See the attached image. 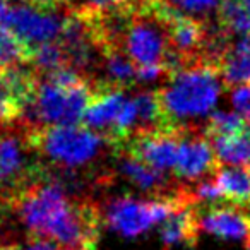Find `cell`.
<instances>
[{
  "label": "cell",
  "mask_w": 250,
  "mask_h": 250,
  "mask_svg": "<svg viewBox=\"0 0 250 250\" xmlns=\"http://www.w3.org/2000/svg\"><path fill=\"white\" fill-rule=\"evenodd\" d=\"M12 211L35 238L50 240L67 250H98L101 211L93 202L72 199L57 182L43 178L26 188Z\"/></svg>",
  "instance_id": "cell-1"
},
{
  "label": "cell",
  "mask_w": 250,
  "mask_h": 250,
  "mask_svg": "<svg viewBox=\"0 0 250 250\" xmlns=\"http://www.w3.org/2000/svg\"><path fill=\"white\" fill-rule=\"evenodd\" d=\"M96 81L74 69H60L40 76L22 120L33 129L55 125H81L84 111L94 94Z\"/></svg>",
  "instance_id": "cell-2"
},
{
  "label": "cell",
  "mask_w": 250,
  "mask_h": 250,
  "mask_svg": "<svg viewBox=\"0 0 250 250\" xmlns=\"http://www.w3.org/2000/svg\"><path fill=\"white\" fill-rule=\"evenodd\" d=\"M225 87L219 67L201 60L168 76L158 94L165 113L175 127L194 129L190 122L211 117Z\"/></svg>",
  "instance_id": "cell-3"
},
{
  "label": "cell",
  "mask_w": 250,
  "mask_h": 250,
  "mask_svg": "<svg viewBox=\"0 0 250 250\" xmlns=\"http://www.w3.org/2000/svg\"><path fill=\"white\" fill-rule=\"evenodd\" d=\"M43 158L24 122L0 125V204L12 209L14 201L31 185L46 178Z\"/></svg>",
  "instance_id": "cell-4"
},
{
  "label": "cell",
  "mask_w": 250,
  "mask_h": 250,
  "mask_svg": "<svg viewBox=\"0 0 250 250\" xmlns=\"http://www.w3.org/2000/svg\"><path fill=\"white\" fill-rule=\"evenodd\" d=\"M185 206H195L190 188L185 187H178L175 192L156 195L147 201L122 195L108 202L103 223H106L113 231L127 238H134L146 233L151 226L161 225L175 211Z\"/></svg>",
  "instance_id": "cell-5"
},
{
  "label": "cell",
  "mask_w": 250,
  "mask_h": 250,
  "mask_svg": "<svg viewBox=\"0 0 250 250\" xmlns=\"http://www.w3.org/2000/svg\"><path fill=\"white\" fill-rule=\"evenodd\" d=\"M31 141L40 156L65 170L86 167L94 161L104 144L103 136L86 125H55L31 127Z\"/></svg>",
  "instance_id": "cell-6"
},
{
  "label": "cell",
  "mask_w": 250,
  "mask_h": 250,
  "mask_svg": "<svg viewBox=\"0 0 250 250\" xmlns=\"http://www.w3.org/2000/svg\"><path fill=\"white\" fill-rule=\"evenodd\" d=\"M69 11H48L31 5H14L5 16L4 26L19 38L29 50L38 48L43 43H52L62 36Z\"/></svg>",
  "instance_id": "cell-7"
},
{
  "label": "cell",
  "mask_w": 250,
  "mask_h": 250,
  "mask_svg": "<svg viewBox=\"0 0 250 250\" xmlns=\"http://www.w3.org/2000/svg\"><path fill=\"white\" fill-rule=\"evenodd\" d=\"M185 130L187 129L184 127H173V129L137 134L113 151L127 153L143 163L167 173V171H173L178 156V146Z\"/></svg>",
  "instance_id": "cell-8"
},
{
  "label": "cell",
  "mask_w": 250,
  "mask_h": 250,
  "mask_svg": "<svg viewBox=\"0 0 250 250\" xmlns=\"http://www.w3.org/2000/svg\"><path fill=\"white\" fill-rule=\"evenodd\" d=\"M127 101H129V94L125 87L96 81L94 94L84 111L83 125L103 136L108 146H111L118 118Z\"/></svg>",
  "instance_id": "cell-9"
},
{
  "label": "cell",
  "mask_w": 250,
  "mask_h": 250,
  "mask_svg": "<svg viewBox=\"0 0 250 250\" xmlns=\"http://www.w3.org/2000/svg\"><path fill=\"white\" fill-rule=\"evenodd\" d=\"M40 76L35 70L7 67L0 69V125L22 120L33 100Z\"/></svg>",
  "instance_id": "cell-10"
},
{
  "label": "cell",
  "mask_w": 250,
  "mask_h": 250,
  "mask_svg": "<svg viewBox=\"0 0 250 250\" xmlns=\"http://www.w3.org/2000/svg\"><path fill=\"white\" fill-rule=\"evenodd\" d=\"M218 168L219 160L206 134H199L195 129L185 130L173 168L175 177L185 182H197L206 175H214Z\"/></svg>",
  "instance_id": "cell-11"
},
{
  "label": "cell",
  "mask_w": 250,
  "mask_h": 250,
  "mask_svg": "<svg viewBox=\"0 0 250 250\" xmlns=\"http://www.w3.org/2000/svg\"><path fill=\"white\" fill-rule=\"evenodd\" d=\"M199 226L221 240L245 242L250 247V214L240 211L236 206L197 208Z\"/></svg>",
  "instance_id": "cell-12"
},
{
  "label": "cell",
  "mask_w": 250,
  "mask_h": 250,
  "mask_svg": "<svg viewBox=\"0 0 250 250\" xmlns=\"http://www.w3.org/2000/svg\"><path fill=\"white\" fill-rule=\"evenodd\" d=\"M115 156L118 158V171L130 184L137 185L143 190L156 192L158 195H161V194H170V192H175L178 188L177 187L171 190V187H168V185H171L170 178L163 171L143 163L137 158L130 156L127 153H122V151H115Z\"/></svg>",
  "instance_id": "cell-13"
},
{
  "label": "cell",
  "mask_w": 250,
  "mask_h": 250,
  "mask_svg": "<svg viewBox=\"0 0 250 250\" xmlns=\"http://www.w3.org/2000/svg\"><path fill=\"white\" fill-rule=\"evenodd\" d=\"M199 231L201 226H199L197 206H185L161 223L160 236L165 247H194L197 243Z\"/></svg>",
  "instance_id": "cell-14"
},
{
  "label": "cell",
  "mask_w": 250,
  "mask_h": 250,
  "mask_svg": "<svg viewBox=\"0 0 250 250\" xmlns=\"http://www.w3.org/2000/svg\"><path fill=\"white\" fill-rule=\"evenodd\" d=\"M219 72L226 87L250 84V35L231 42L219 60Z\"/></svg>",
  "instance_id": "cell-15"
},
{
  "label": "cell",
  "mask_w": 250,
  "mask_h": 250,
  "mask_svg": "<svg viewBox=\"0 0 250 250\" xmlns=\"http://www.w3.org/2000/svg\"><path fill=\"white\" fill-rule=\"evenodd\" d=\"M223 199L233 206H250V167H219L212 175Z\"/></svg>",
  "instance_id": "cell-16"
},
{
  "label": "cell",
  "mask_w": 250,
  "mask_h": 250,
  "mask_svg": "<svg viewBox=\"0 0 250 250\" xmlns=\"http://www.w3.org/2000/svg\"><path fill=\"white\" fill-rule=\"evenodd\" d=\"M101 59H103L104 70L103 83L129 89L130 86H134L139 81L136 63L125 55L120 48H117V46L103 48L101 50Z\"/></svg>",
  "instance_id": "cell-17"
},
{
  "label": "cell",
  "mask_w": 250,
  "mask_h": 250,
  "mask_svg": "<svg viewBox=\"0 0 250 250\" xmlns=\"http://www.w3.org/2000/svg\"><path fill=\"white\" fill-rule=\"evenodd\" d=\"M219 163L231 167H250V125L240 132L209 139Z\"/></svg>",
  "instance_id": "cell-18"
},
{
  "label": "cell",
  "mask_w": 250,
  "mask_h": 250,
  "mask_svg": "<svg viewBox=\"0 0 250 250\" xmlns=\"http://www.w3.org/2000/svg\"><path fill=\"white\" fill-rule=\"evenodd\" d=\"M216 18L218 26L229 36L250 35V9L242 0H221Z\"/></svg>",
  "instance_id": "cell-19"
},
{
  "label": "cell",
  "mask_w": 250,
  "mask_h": 250,
  "mask_svg": "<svg viewBox=\"0 0 250 250\" xmlns=\"http://www.w3.org/2000/svg\"><path fill=\"white\" fill-rule=\"evenodd\" d=\"M31 62V50L9 29L0 26V69L19 67Z\"/></svg>",
  "instance_id": "cell-20"
},
{
  "label": "cell",
  "mask_w": 250,
  "mask_h": 250,
  "mask_svg": "<svg viewBox=\"0 0 250 250\" xmlns=\"http://www.w3.org/2000/svg\"><path fill=\"white\" fill-rule=\"evenodd\" d=\"M249 125V122L236 111H214L208 118L204 134L208 139H212V137L229 136V134L240 132V130L247 129Z\"/></svg>",
  "instance_id": "cell-21"
},
{
  "label": "cell",
  "mask_w": 250,
  "mask_h": 250,
  "mask_svg": "<svg viewBox=\"0 0 250 250\" xmlns=\"http://www.w3.org/2000/svg\"><path fill=\"white\" fill-rule=\"evenodd\" d=\"M165 2L182 14L192 16L201 21H204L209 14L218 11L219 4H221V0H165Z\"/></svg>",
  "instance_id": "cell-22"
},
{
  "label": "cell",
  "mask_w": 250,
  "mask_h": 250,
  "mask_svg": "<svg viewBox=\"0 0 250 250\" xmlns=\"http://www.w3.org/2000/svg\"><path fill=\"white\" fill-rule=\"evenodd\" d=\"M231 104L236 113H240L250 124V84L233 87Z\"/></svg>",
  "instance_id": "cell-23"
},
{
  "label": "cell",
  "mask_w": 250,
  "mask_h": 250,
  "mask_svg": "<svg viewBox=\"0 0 250 250\" xmlns=\"http://www.w3.org/2000/svg\"><path fill=\"white\" fill-rule=\"evenodd\" d=\"M16 250H67L63 247H60L59 243L50 242L45 238H29L24 245H16Z\"/></svg>",
  "instance_id": "cell-24"
},
{
  "label": "cell",
  "mask_w": 250,
  "mask_h": 250,
  "mask_svg": "<svg viewBox=\"0 0 250 250\" xmlns=\"http://www.w3.org/2000/svg\"><path fill=\"white\" fill-rule=\"evenodd\" d=\"M19 2L31 5V7L48 9V11H69L63 0H19Z\"/></svg>",
  "instance_id": "cell-25"
},
{
  "label": "cell",
  "mask_w": 250,
  "mask_h": 250,
  "mask_svg": "<svg viewBox=\"0 0 250 250\" xmlns=\"http://www.w3.org/2000/svg\"><path fill=\"white\" fill-rule=\"evenodd\" d=\"M9 11H11L9 0H0V26H2V22H4L5 16L9 14Z\"/></svg>",
  "instance_id": "cell-26"
},
{
  "label": "cell",
  "mask_w": 250,
  "mask_h": 250,
  "mask_svg": "<svg viewBox=\"0 0 250 250\" xmlns=\"http://www.w3.org/2000/svg\"><path fill=\"white\" fill-rule=\"evenodd\" d=\"M0 250H16V245H0Z\"/></svg>",
  "instance_id": "cell-27"
},
{
  "label": "cell",
  "mask_w": 250,
  "mask_h": 250,
  "mask_svg": "<svg viewBox=\"0 0 250 250\" xmlns=\"http://www.w3.org/2000/svg\"><path fill=\"white\" fill-rule=\"evenodd\" d=\"M242 2H243V4H245V5H247V7H249V9H250V0H242Z\"/></svg>",
  "instance_id": "cell-28"
}]
</instances>
